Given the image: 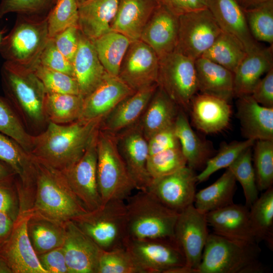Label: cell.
<instances>
[{
	"mask_svg": "<svg viewBox=\"0 0 273 273\" xmlns=\"http://www.w3.org/2000/svg\"><path fill=\"white\" fill-rule=\"evenodd\" d=\"M102 119L78 120L66 124L49 122L44 130L34 135L29 153L33 158L63 171L82 157L98 131Z\"/></svg>",
	"mask_w": 273,
	"mask_h": 273,
	"instance_id": "cell-1",
	"label": "cell"
},
{
	"mask_svg": "<svg viewBox=\"0 0 273 273\" xmlns=\"http://www.w3.org/2000/svg\"><path fill=\"white\" fill-rule=\"evenodd\" d=\"M33 159L35 195L33 205L30 208L33 215L64 225L88 212L60 171Z\"/></svg>",
	"mask_w": 273,
	"mask_h": 273,
	"instance_id": "cell-2",
	"label": "cell"
},
{
	"mask_svg": "<svg viewBox=\"0 0 273 273\" xmlns=\"http://www.w3.org/2000/svg\"><path fill=\"white\" fill-rule=\"evenodd\" d=\"M3 89L30 132L36 135L48 121L44 112L46 90L33 70L5 61L1 68Z\"/></svg>",
	"mask_w": 273,
	"mask_h": 273,
	"instance_id": "cell-3",
	"label": "cell"
},
{
	"mask_svg": "<svg viewBox=\"0 0 273 273\" xmlns=\"http://www.w3.org/2000/svg\"><path fill=\"white\" fill-rule=\"evenodd\" d=\"M258 243L234 241L209 234L198 273H260L266 267L259 261Z\"/></svg>",
	"mask_w": 273,
	"mask_h": 273,
	"instance_id": "cell-4",
	"label": "cell"
},
{
	"mask_svg": "<svg viewBox=\"0 0 273 273\" xmlns=\"http://www.w3.org/2000/svg\"><path fill=\"white\" fill-rule=\"evenodd\" d=\"M125 202L129 239L174 238L179 213L162 203L147 190H138Z\"/></svg>",
	"mask_w": 273,
	"mask_h": 273,
	"instance_id": "cell-5",
	"label": "cell"
},
{
	"mask_svg": "<svg viewBox=\"0 0 273 273\" xmlns=\"http://www.w3.org/2000/svg\"><path fill=\"white\" fill-rule=\"evenodd\" d=\"M97 177L102 204L123 200L136 189L118 149L115 133L100 129L97 136Z\"/></svg>",
	"mask_w": 273,
	"mask_h": 273,
	"instance_id": "cell-6",
	"label": "cell"
},
{
	"mask_svg": "<svg viewBox=\"0 0 273 273\" xmlns=\"http://www.w3.org/2000/svg\"><path fill=\"white\" fill-rule=\"evenodd\" d=\"M13 29L0 43V53L6 60L33 70L50 37L47 16L21 15Z\"/></svg>",
	"mask_w": 273,
	"mask_h": 273,
	"instance_id": "cell-7",
	"label": "cell"
},
{
	"mask_svg": "<svg viewBox=\"0 0 273 273\" xmlns=\"http://www.w3.org/2000/svg\"><path fill=\"white\" fill-rule=\"evenodd\" d=\"M73 221L102 250L124 247L128 239L125 201L111 200Z\"/></svg>",
	"mask_w": 273,
	"mask_h": 273,
	"instance_id": "cell-8",
	"label": "cell"
},
{
	"mask_svg": "<svg viewBox=\"0 0 273 273\" xmlns=\"http://www.w3.org/2000/svg\"><path fill=\"white\" fill-rule=\"evenodd\" d=\"M157 84L188 112L191 99L198 92L195 60L175 50L159 58Z\"/></svg>",
	"mask_w": 273,
	"mask_h": 273,
	"instance_id": "cell-9",
	"label": "cell"
},
{
	"mask_svg": "<svg viewBox=\"0 0 273 273\" xmlns=\"http://www.w3.org/2000/svg\"><path fill=\"white\" fill-rule=\"evenodd\" d=\"M124 247L147 273H174L186 259L174 238L127 240Z\"/></svg>",
	"mask_w": 273,
	"mask_h": 273,
	"instance_id": "cell-10",
	"label": "cell"
},
{
	"mask_svg": "<svg viewBox=\"0 0 273 273\" xmlns=\"http://www.w3.org/2000/svg\"><path fill=\"white\" fill-rule=\"evenodd\" d=\"M178 19L175 51L194 60L203 55L222 31L208 8L188 12Z\"/></svg>",
	"mask_w": 273,
	"mask_h": 273,
	"instance_id": "cell-11",
	"label": "cell"
},
{
	"mask_svg": "<svg viewBox=\"0 0 273 273\" xmlns=\"http://www.w3.org/2000/svg\"><path fill=\"white\" fill-rule=\"evenodd\" d=\"M32 214L30 207L19 206L11 233L0 246V255L13 273H47L40 264L28 236L27 223Z\"/></svg>",
	"mask_w": 273,
	"mask_h": 273,
	"instance_id": "cell-12",
	"label": "cell"
},
{
	"mask_svg": "<svg viewBox=\"0 0 273 273\" xmlns=\"http://www.w3.org/2000/svg\"><path fill=\"white\" fill-rule=\"evenodd\" d=\"M206 214L190 205L179 213L174 230V238L186 259V267L198 273L203 249L209 236Z\"/></svg>",
	"mask_w": 273,
	"mask_h": 273,
	"instance_id": "cell-13",
	"label": "cell"
},
{
	"mask_svg": "<svg viewBox=\"0 0 273 273\" xmlns=\"http://www.w3.org/2000/svg\"><path fill=\"white\" fill-rule=\"evenodd\" d=\"M98 132L79 160L69 168L60 171L73 192L88 211L95 210L102 205L97 177Z\"/></svg>",
	"mask_w": 273,
	"mask_h": 273,
	"instance_id": "cell-14",
	"label": "cell"
},
{
	"mask_svg": "<svg viewBox=\"0 0 273 273\" xmlns=\"http://www.w3.org/2000/svg\"><path fill=\"white\" fill-rule=\"evenodd\" d=\"M159 59L140 39L131 42L120 65L118 76L134 92L157 83Z\"/></svg>",
	"mask_w": 273,
	"mask_h": 273,
	"instance_id": "cell-15",
	"label": "cell"
},
{
	"mask_svg": "<svg viewBox=\"0 0 273 273\" xmlns=\"http://www.w3.org/2000/svg\"><path fill=\"white\" fill-rule=\"evenodd\" d=\"M197 174L186 166L171 174L152 179L146 190L169 209L180 213L194 204Z\"/></svg>",
	"mask_w": 273,
	"mask_h": 273,
	"instance_id": "cell-16",
	"label": "cell"
},
{
	"mask_svg": "<svg viewBox=\"0 0 273 273\" xmlns=\"http://www.w3.org/2000/svg\"><path fill=\"white\" fill-rule=\"evenodd\" d=\"M115 134L118 149L136 190H146L152 179L147 167L149 157L148 141L138 121Z\"/></svg>",
	"mask_w": 273,
	"mask_h": 273,
	"instance_id": "cell-17",
	"label": "cell"
},
{
	"mask_svg": "<svg viewBox=\"0 0 273 273\" xmlns=\"http://www.w3.org/2000/svg\"><path fill=\"white\" fill-rule=\"evenodd\" d=\"M62 248L69 273H97L103 250L73 221L65 223Z\"/></svg>",
	"mask_w": 273,
	"mask_h": 273,
	"instance_id": "cell-18",
	"label": "cell"
},
{
	"mask_svg": "<svg viewBox=\"0 0 273 273\" xmlns=\"http://www.w3.org/2000/svg\"><path fill=\"white\" fill-rule=\"evenodd\" d=\"M134 92L118 76L107 73L102 82L84 98L78 120L103 119L119 102Z\"/></svg>",
	"mask_w": 273,
	"mask_h": 273,
	"instance_id": "cell-19",
	"label": "cell"
},
{
	"mask_svg": "<svg viewBox=\"0 0 273 273\" xmlns=\"http://www.w3.org/2000/svg\"><path fill=\"white\" fill-rule=\"evenodd\" d=\"M192 123L198 130L206 134L215 133L225 128L231 116V107L222 99L196 93L188 108Z\"/></svg>",
	"mask_w": 273,
	"mask_h": 273,
	"instance_id": "cell-20",
	"label": "cell"
},
{
	"mask_svg": "<svg viewBox=\"0 0 273 273\" xmlns=\"http://www.w3.org/2000/svg\"><path fill=\"white\" fill-rule=\"evenodd\" d=\"M206 215L213 233L234 241L257 243L251 224L249 208L245 205L233 203Z\"/></svg>",
	"mask_w": 273,
	"mask_h": 273,
	"instance_id": "cell-21",
	"label": "cell"
},
{
	"mask_svg": "<svg viewBox=\"0 0 273 273\" xmlns=\"http://www.w3.org/2000/svg\"><path fill=\"white\" fill-rule=\"evenodd\" d=\"M178 28V16L161 3L144 28L140 39L150 46L159 59L175 50Z\"/></svg>",
	"mask_w": 273,
	"mask_h": 273,
	"instance_id": "cell-22",
	"label": "cell"
},
{
	"mask_svg": "<svg viewBox=\"0 0 273 273\" xmlns=\"http://www.w3.org/2000/svg\"><path fill=\"white\" fill-rule=\"evenodd\" d=\"M72 64L79 95L83 98L102 82L108 73L99 59L92 41L80 30L78 48Z\"/></svg>",
	"mask_w": 273,
	"mask_h": 273,
	"instance_id": "cell-23",
	"label": "cell"
},
{
	"mask_svg": "<svg viewBox=\"0 0 273 273\" xmlns=\"http://www.w3.org/2000/svg\"><path fill=\"white\" fill-rule=\"evenodd\" d=\"M208 8L221 30L240 41L247 54L261 46L252 36L244 10L237 0H210Z\"/></svg>",
	"mask_w": 273,
	"mask_h": 273,
	"instance_id": "cell-24",
	"label": "cell"
},
{
	"mask_svg": "<svg viewBox=\"0 0 273 273\" xmlns=\"http://www.w3.org/2000/svg\"><path fill=\"white\" fill-rule=\"evenodd\" d=\"M237 116L246 139L273 140V108L259 104L251 95L238 98Z\"/></svg>",
	"mask_w": 273,
	"mask_h": 273,
	"instance_id": "cell-25",
	"label": "cell"
},
{
	"mask_svg": "<svg viewBox=\"0 0 273 273\" xmlns=\"http://www.w3.org/2000/svg\"><path fill=\"white\" fill-rule=\"evenodd\" d=\"M161 4L160 0H119L111 30L124 35L131 41L140 39L144 28Z\"/></svg>",
	"mask_w": 273,
	"mask_h": 273,
	"instance_id": "cell-26",
	"label": "cell"
},
{
	"mask_svg": "<svg viewBox=\"0 0 273 273\" xmlns=\"http://www.w3.org/2000/svg\"><path fill=\"white\" fill-rule=\"evenodd\" d=\"M158 87L155 83L135 92L119 102L102 120L99 129L116 133L135 123Z\"/></svg>",
	"mask_w": 273,
	"mask_h": 273,
	"instance_id": "cell-27",
	"label": "cell"
},
{
	"mask_svg": "<svg viewBox=\"0 0 273 273\" xmlns=\"http://www.w3.org/2000/svg\"><path fill=\"white\" fill-rule=\"evenodd\" d=\"M272 67V46H260L247 54L234 73V97L251 95L261 76Z\"/></svg>",
	"mask_w": 273,
	"mask_h": 273,
	"instance_id": "cell-28",
	"label": "cell"
},
{
	"mask_svg": "<svg viewBox=\"0 0 273 273\" xmlns=\"http://www.w3.org/2000/svg\"><path fill=\"white\" fill-rule=\"evenodd\" d=\"M198 89L230 103L234 97V73L207 59L195 60Z\"/></svg>",
	"mask_w": 273,
	"mask_h": 273,
	"instance_id": "cell-29",
	"label": "cell"
},
{
	"mask_svg": "<svg viewBox=\"0 0 273 273\" xmlns=\"http://www.w3.org/2000/svg\"><path fill=\"white\" fill-rule=\"evenodd\" d=\"M180 108L158 85L145 111L138 121L147 141L157 132L173 125Z\"/></svg>",
	"mask_w": 273,
	"mask_h": 273,
	"instance_id": "cell-30",
	"label": "cell"
},
{
	"mask_svg": "<svg viewBox=\"0 0 273 273\" xmlns=\"http://www.w3.org/2000/svg\"><path fill=\"white\" fill-rule=\"evenodd\" d=\"M119 0H89L78 6V26L93 40L111 31Z\"/></svg>",
	"mask_w": 273,
	"mask_h": 273,
	"instance_id": "cell-31",
	"label": "cell"
},
{
	"mask_svg": "<svg viewBox=\"0 0 273 273\" xmlns=\"http://www.w3.org/2000/svg\"><path fill=\"white\" fill-rule=\"evenodd\" d=\"M174 129L187 165L195 171L202 170L212 157V148L210 143L203 140L192 129L186 112L181 108L174 122Z\"/></svg>",
	"mask_w": 273,
	"mask_h": 273,
	"instance_id": "cell-32",
	"label": "cell"
},
{
	"mask_svg": "<svg viewBox=\"0 0 273 273\" xmlns=\"http://www.w3.org/2000/svg\"><path fill=\"white\" fill-rule=\"evenodd\" d=\"M0 160L10 166L19 178V190L23 193L31 192L35 177L33 158L16 141L1 132Z\"/></svg>",
	"mask_w": 273,
	"mask_h": 273,
	"instance_id": "cell-33",
	"label": "cell"
},
{
	"mask_svg": "<svg viewBox=\"0 0 273 273\" xmlns=\"http://www.w3.org/2000/svg\"><path fill=\"white\" fill-rule=\"evenodd\" d=\"M236 181L232 172L226 168L214 183L196 193L194 206L206 214L234 203Z\"/></svg>",
	"mask_w": 273,
	"mask_h": 273,
	"instance_id": "cell-34",
	"label": "cell"
},
{
	"mask_svg": "<svg viewBox=\"0 0 273 273\" xmlns=\"http://www.w3.org/2000/svg\"><path fill=\"white\" fill-rule=\"evenodd\" d=\"M92 41L106 71L118 76L120 65L131 41L124 35L113 30Z\"/></svg>",
	"mask_w": 273,
	"mask_h": 273,
	"instance_id": "cell-35",
	"label": "cell"
},
{
	"mask_svg": "<svg viewBox=\"0 0 273 273\" xmlns=\"http://www.w3.org/2000/svg\"><path fill=\"white\" fill-rule=\"evenodd\" d=\"M27 232L37 256L63 245L64 225L53 221L32 214L28 221Z\"/></svg>",
	"mask_w": 273,
	"mask_h": 273,
	"instance_id": "cell-36",
	"label": "cell"
},
{
	"mask_svg": "<svg viewBox=\"0 0 273 273\" xmlns=\"http://www.w3.org/2000/svg\"><path fill=\"white\" fill-rule=\"evenodd\" d=\"M251 224L257 243L265 241L273 248V187L264 191L249 208Z\"/></svg>",
	"mask_w": 273,
	"mask_h": 273,
	"instance_id": "cell-37",
	"label": "cell"
},
{
	"mask_svg": "<svg viewBox=\"0 0 273 273\" xmlns=\"http://www.w3.org/2000/svg\"><path fill=\"white\" fill-rule=\"evenodd\" d=\"M83 101L80 95L47 93L44 107L48 122L66 124L78 120Z\"/></svg>",
	"mask_w": 273,
	"mask_h": 273,
	"instance_id": "cell-38",
	"label": "cell"
},
{
	"mask_svg": "<svg viewBox=\"0 0 273 273\" xmlns=\"http://www.w3.org/2000/svg\"><path fill=\"white\" fill-rule=\"evenodd\" d=\"M247 54L240 41L222 31L201 57L207 59L234 73Z\"/></svg>",
	"mask_w": 273,
	"mask_h": 273,
	"instance_id": "cell-39",
	"label": "cell"
},
{
	"mask_svg": "<svg viewBox=\"0 0 273 273\" xmlns=\"http://www.w3.org/2000/svg\"><path fill=\"white\" fill-rule=\"evenodd\" d=\"M0 132L14 140L28 153L30 152L34 135L27 130L9 101L1 96Z\"/></svg>",
	"mask_w": 273,
	"mask_h": 273,
	"instance_id": "cell-40",
	"label": "cell"
},
{
	"mask_svg": "<svg viewBox=\"0 0 273 273\" xmlns=\"http://www.w3.org/2000/svg\"><path fill=\"white\" fill-rule=\"evenodd\" d=\"M252 147L243 151L227 168L230 170L243 189L245 205L249 208L258 198V192L252 165Z\"/></svg>",
	"mask_w": 273,
	"mask_h": 273,
	"instance_id": "cell-41",
	"label": "cell"
},
{
	"mask_svg": "<svg viewBox=\"0 0 273 273\" xmlns=\"http://www.w3.org/2000/svg\"><path fill=\"white\" fill-rule=\"evenodd\" d=\"M249 31L257 42L273 44V0L244 10Z\"/></svg>",
	"mask_w": 273,
	"mask_h": 273,
	"instance_id": "cell-42",
	"label": "cell"
},
{
	"mask_svg": "<svg viewBox=\"0 0 273 273\" xmlns=\"http://www.w3.org/2000/svg\"><path fill=\"white\" fill-rule=\"evenodd\" d=\"M256 141L246 139L222 144L218 153L207 162L201 172L197 174V183L206 180L216 171L228 168L246 149L253 147Z\"/></svg>",
	"mask_w": 273,
	"mask_h": 273,
	"instance_id": "cell-43",
	"label": "cell"
},
{
	"mask_svg": "<svg viewBox=\"0 0 273 273\" xmlns=\"http://www.w3.org/2000/svg\"><path fill=\"white\" fill-rule=\"evenodd\" d=\"M97 273H147L125 247L102 251Z\"/></svg>",
	"mask_w": 273,
	"mask_h": 273,
	"instance_id": "cell-44",
	"label": "cell"
},
{
	"mask_svg": "<svg viewBox=\"0 0 273 273\" xmlns=\"http://www.w3.org/2000/svg\"><path fill=\"white\" fill-rule=\"evenodd\" d=\"M252 160L257 187L264 191L273 184V140H257L254 144Z\"/></svg>",
	"mask_w": 273,
	"mask_h": 273,
	"instance_id": "cell-45",
	"label": "cell"
},
{
	"mask_svg": "<svg viewBox=\"0 0 273 273\" xmlns=\"http://www.w3.org/2000/svg\"><path fill=\"white\" fill-rule=\"evenodd\" d=\"M47 21L50 38L70 27L78 26L77 0H57L47 15Z\"/></svg>",
	"mask_w": 273,
	"mask_h": 273,
	"instance_id": "cell-46",
	"label": "cell"
},
{
	"mask_svg": "<svg viewBox=\"0 0 273 273\" xmlns=\"http://www.w3.org/2000/svg\"><path fill=\"white\" fill-rule=\"evenodd\" d=\"M187 165L179 146L149 156L147 167L150 177L154 179L175 172Z\"/></svg>",
	"mask_w": 273,
	"mask_h": 273,
	"instance_id": "cell-47",
	"label": "cell"
},
{
	"mask_svg": "<svg viewBox=\"0 0 273 273\" xmlns=\"http://www.w3.org/2000/svg\"><path fill=\"white\" fill-rule=\"evenodd\" d=\"M43 84L47 93L79 95L75 78L38 64L33 69Z\"/></svg>",
	"mask_w": 273,
	"mask_h": 273,
	"instance_id": "cell-48",
	"label": "cell"
},
{
	"mask_svg": "<svg viewBox=\"0 0 273 273\" xmlns=\"http://www.w3.org/2000/svg\"><path fill=\"white\" fill-rule=\"evenodd\" d=\"M57 0H1L0 3V18L10 13H16L21 15L38 16L47 13L55 5Z\"/></svg>",
	"mask_w": 273,
	"mask_h": 273,
	"instance_id": "cell-49",
	"label": "cell"
},
{
	"mask_svg": "<svg viewBox=\"0 0 273 273\" xmlns=\"http://www.w3.org/2000/svg\"><path fill=\"white\" fill-rule=\"evenodd\" d=\"M38 64L74 77L72 63L58 50L52 38H49L43 50Z\"/></svg>",
	"mask_w": 273,
	"mask_h": 273,
	"instance_id": "cell-50",
	"label": "cell"
},
{
	"mask_svg": "<svg viewBox=\"0 0 273 273\" xmlns=\"http://www.w3.org/2000/svg\"><path fill=\"white\" fill-rule=\"evenodd\" d=\"M14 178L0 181V212L10 216L14 220L19 211V198Z\"/></svg>",
	"mask_w": 273,
	"mask_h": 273,
	"instance_id": "cell-51",
	"label": "cell"
},
{
	"mask_svg": "<svg viewBox=\"0 0 273 273\" xmlns=\"http://www.w3.org/2000/svg\"><path fill=\"white\" fill-rule=\"evenodd\" d=\"M79 33L78 26H73L52 38L58 50L71 63L78 48Z\"/></svg>",
	"mask_w": 273,
	"mask_h": 273,
	"instance_id": "cell-52",
	"label": "cell"
},
{
	"mask_svg": "<svg viewBox=\"0 0 273 273\" xmlns=\"http://www.w3.org/2000/svg\"><path fill=\"white\" fill-rule=\"evenodd\" d=\"M149 156L180 146L174 129V125L164 128L151 136L148 141Z\"/></svg>",
	"mask_w": 273,
	"mask_h": 273,
	"instance_id": "cell-53",
	"label": "cell"
},
{
	"mask_svg": "<svg viewBox=\"0 0 273 273\" xmlns=\"http://www.w3.org/2000/svg\"><path fill=\"white\" fill-rule=\"evenodd\" d=\"M37 257L47 273H69L62 247L38 255Z\"/></svg>",
	"mask_w": 273,
	"mask_h": 273,
	"instance_id": "cell-54",
	"label": "cell"
},
{
	"mask_svg": "<svg viewBox=\"0 0 273 273\" xmlns=\"http://www.w3.org/2000/svg\"><path fill=\"white\" fill-rule=\"evenodd\" d=\"M251 95L261 106L273 108V67L259 80Z\"/></svg>",
	"mask_w": 273,
	"mask_h": 273,
	"instance_id": "cell-55",
	"label": "cell"
},
{
	"mask_svg": "<svg viewBox=\"0 0 273 273\" xmlns=\"http://www.w3.org/2000/svg\"><path fill=\"white\" fill-rule=\"evenodd\" d=\"M164 5L170 12L179 16L191 11L188 0H160Z\"/></svg>",
	"mask_w": 273,
	"mask_h": 273,
	"instance_id": "cell-56",
	"label": "cell"
},
{
	"mask_svg": "<svg viewBox=\"0 0 273 273\" xmlns=\"http://www.w3.org/2000/svg\"><path fill=\"white\" fill-rule=\"evenodd\" d=\"M14 221L8 214L0 212V246L9 237L13 227Z\"/></svg>",
	"mask_w": 273,
	"mask_h": 273,
	"instance_id": "cell-57",
	"label": "cell"
},
{
	"mask_svg": "<svg viewBox=\"0 0 273 273\" xmlns=\"http://www.w3.org/2000/svg\"><path fill=\"white\" fill-rule=\"evenodd\" d=\"M16 176L11 168L0 160V181L13 179Z\"/></svg>",
	"mask_w": 273,
	"mask_h": 273,
	"instance_id": "cell-58",
	"label": "cell"
},
{
	"mask_svg": "<svg viewBox=\"0 0 273 273\" xmlns=\"http://www.w3.org/2000/svg\"><path fill=\"white\" fill-rule=\"evenodd\" d=\"M268 1L269 0H237L244 10L254 8Z\"/></svg>",
	"mask_w": 273,
	"mask_h": 273,
	"instance_id": "cell-59",
	"label": "cell"
},
{
	"mask_svg": "<svg viewBox=\"0 0 273 273\" xmlns=\"http://www.w3.org/2000/svg\"><path fill=\"white\" fill-rule=\"evenodd\" d=\"M210 0H188L191 11L208 8Z\"/></svg>",
	"mask_w": 273,
	"mask_h": 273,
	"instance_id": "cell-60",
	"label": "cell"
},
{
	"mask_svg": "<svg viewBox=\"0 0 273 273\" xmlns=\"http://www.w3.org/2000/svg\"><path fill=\"white\" fill-rule=\"evenodd\" d=\"M0 273H13L8 264L0 255Z\"/></svg>",
	"mask_w": 273,
	"mask_h": 273,
	"instance_id": "cell-61",
	"label": "cell"
},
{
	"mask_svg": "<svg viewBox=\"0 0 273 273\" xmlns=\"http://www.w3.org/2000/svg\"><path fill=\"white\" fill-rule=\"evenodd\" d=\"M89 0H77L78 6L85 3Z\"/></svg>",
	"mask_w": 273,
	"mask_h": 273,
	"instance_id": "cell-62",
	"label": "cell"
},
{
	"mask_svg": "<svg viewBox=\"0 0 273 273\" xmlns=\"http://www.w3.org/2000/svg\"><path fill=\"white\" fill-rule=\"evenodd\" d=\"M1 40H2V38H1V34H0V43H1Z\"/></svg>",
	"mask_w": 273,
	"mask_h": 273,
	"instance_id": "cell-63",
	"label": "cell"
}]
</instances>
